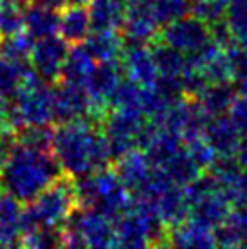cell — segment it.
Instances as JSON below:
<instances>
[{"label": "cell", "mask_w": 247, "mask_h": 249, "mask_svg": "<svg viewBox=\"0 0 247 249\" xmlns=\"http://www.w3.org/2000/svg\"><path fill=\"white\" fill-rule=\"evenodd\" d=\"M51 151L60 164L62 173L73 178L102 169L111 162L102 124L91 118H76L58 124L53 129Z\"/></svg>", "instance_id": "6da1fadb"}, {"label": "cell", "mask_w": 247, "mask_h": 249, "mask_svg": "<svg viewBox=\"0 0 247 249\" xmlns=\"http://www.w3.org/2000/svg\"><path fill=\"white\" fill-rule=\"evenodd\" d=\"M62 175L51 149H38L15 142L0 171V189L18 202H29Z\"/></svg>", "instance_id": "7a4b0ae2"}, {"label": "cell", "mask_w": 247, "mask_h": 249, "mask_svg": "<svg viewBox=\"0 0 247 249\" xmlns=\"http://www.w3.org/2000/svg\"><path fill=\"white\" fill-rule=\"evenodd\" d=\"M78 208L75 178L62 173L22 208V235L33 228L60 229Z\"/></svg>", "instance_id": "3957f363"}, {"label": "cell", "mask_w": 247, "mask_h": 249, "mask_svg": "<svg viewBox=\"0 0 247 249\" xmlns=\"http://www.w3.org/2000/svg\"><path fill=\"white\" fill-rule=\"evenodd\" d=\"M33 70L22 80L18 91L11 98V117L15 129L22 125H49L55 122L53 89Z\"/></svg>", "instance_id": "277c9868"}, {"label": "cell", "mask_w": 247, "mask_h": 249, "mask_svg": "<svg viewBox=\"0 0 247 249\" xmlns=\"http://www.w3.org/2000/svg\"><path fill=\"white\" fill-rule=\"evenodd\" d=\"M62 246L68 248H115L117 231L109 216L95 209L76 208L60 228Z\"/></svg>", "instance_id": "5b68a950"}, {"label": "cell", "mask_w": 247, "mask_h": 249, "mask_svg": "<svg viewBox=\"0 0 247 249\" xmlns=\"http://www.w3.org/2000/svg\"><path fill=\"white\" fill-rule=\"evenodd\" d=\"M145 124H147V118L133 111L115 109L104 117L102 133L109 147L111 160L120 159L124 153L140 145Z\"/></svg>", "instance_id": "8992f818"}, {"label": "cell", "mask_w": 247, "mask_h": 249, "mask_svg": "<svg viewBox=\"0 0 247 249\" xmlns=\"http://www.w3.org/2000/svg\"><path fill=\"white\" fill-rule=\"evenodd\" d=\"M158 38L167 46L178 49L185 56H194L209 48V33L206 29V22L198 20L196 17L184 15L176 20L165 24Z\"/></svg>", "instance_id": "52a82bcc"}, {"label": "cell", "mask_w": 247, "mask_h": 249, "mask_svg": "<svg viewBox=\"0 0 247 249\" xmlns=\"http://www.w3.org/2000/svg\"><path fill=\"white\" fill-rule=\"evenodd\" d=\"M68 51V42L58 35L36 38L33 42L31 55H29V66L42 80L55 84L58 80L62 66L66 62Z\"/></svg>", "instance_id": "ba28073f"}, {"label": "cell", "mask_w": 247, "mask_h": 249, "mask_svg": "<svg viewBox=\"0 0 247 249\" xmlns=\"http://www.w3.org/2000/svg\"><path fill=\"white\" fill-rule=\"evenodd\" d=\"M160 24L153 15L149 0H125L122 29L133 42H155L160 36Z\"/></svg>", "instance_id": "9c48e42d"}, {"label": "cell", "mask_w": 247, "mask_h": 249, "mask_svg": "<svg viewBox=\"0 0 247 249\" xmlns=\"http://www.w3.org/2000/svg\"><path fill=\"white\" fill-rule=\"evenodd\" d=\"M124 75L138 82L140 86H153L158 78V70L151 48L144 42H124L122 53L118 56Z\"/></svg>", "instance_id": "30bf717a"}, {"label": "cell", "mask_w": 247, "mask_h": 249, "mask_svg": "<svg viewBox=\"0 0 247 249\" xmlns=\"http://www.w3.org/2000/svg\"><path fill=\"white\" fill-rule=\"evenodd\" d=\"M53 111L55 122L64 124L76 118H89V97L88 91L78 86L55 82L53 88Z\"/></svg>", "instance_id": "8fae6325"}, {"label": "cell", "mask_w": 247, "mask_h": 249, "mask_svg": "<svg viewBox=\"0 0 247 249\" xmlns=\"http://www.w3.org/2000/svg\"><path fill=\"white\" fill-rule=\"evenodd\" d=\"M115 171H117L118 178L122 180V184L127 187V191L131 193V196L137 193L140 187L144 186L147 178L151 177L153 166L147 155L140 149H131V151L124 153L120 159L115 160Z\"/></svg>", "instance_id": "7c38bea8"}, {"label": "cell", "mask_w": 247, "mask_h": 249, "mask_svg": "<svg viewBox=\"0 0 247 249\" xmlns=\"http://www.w3.org/2000/svg\"><path fill=\"white\" fill-rule=\"evenodd\" d=\"M58 33L68 44H80L86 40L91 33L88 6L66 2L58 13Z\"/></svg>", "instance_id": "4fadbf2b"}, {"label": "cell", "mask_w": 247, "mask_h": 249, "mask_svg": "<svg viewBox=\"0 0 247 249\" xmlns=\"http://www.w3.org/2000/svg\"><path fill=\"white\" fill-rule=\"evenodd\" d=\"M22 208L15 196L0 189V248L20 246Z\"/></svg>", "instance_id": "5bb4252c"}, {"label": "cell", "mask_w": 247, "mask_h": 249, "mask_svg": "<svg viewBox=\"0 0 247 249\" xmlns=\"http://www.w3.org/2000/svg\"><path fill=\"white\" fill-rule=\"evenodd\" d=\"M95 64L96 62L93 60V56L86 51L82 44H73V48H69L66 62L62 66L56 82L71 84V86H78V88L86 89V84H88V78H89Z\"/></svg>", "instance_id": "9a60e30c"}, {"label": "cell", "mask_w": 247, "mask_h": 249, "mask_svg": "<svg viewBox=\"0 0 247 249\" xmlns=\"http://www.w3.org/2000/svg\"><path fill=\"white\" fill-rule=\"evenodd\" d=\"M91 31H120L125 13V0H89Z\"/></svg>", "instance_id": "2e32d148"}, {"label": "cell", "mask_w": 247, "mask_h": 249, "mask_svg": "<svg viewBox=\"0 0 247 249\" xmlns=\"http://www.w3.org/2000/svg\"><path fill=\"white\" fill-rule=\"evenodd\" d=\"M24 31L36 38L58 33V9L44 4L28 2L24 11Z\"/></svg>", "instance_id": "e0dca14e"}, {"label": "cell", "mask_w": 247, "mask_h": 249, "mask_svg": "<svg viewBox=\"0 0 247 249\" xmlns=\"http://www.w3.org/2000/svg\"><path fill=\"white\" fill-rule=\"evenodd\" d=\"M214 238L209 231V226H204L193 218H185L176 226L169 228L167 233V246H180V248H207L213 246Z\"/></svg>", "instance_id": "ac0fdd59"}, {"label": "cell", "mask_w": 247, "mask_h": 249, "mask_svg": "<svg viewBox=\"0 0 247 249\" xmlns=\"http://www.w3.org/2000/svg\"><path fill=\"white\" fill-rule=\"evenodd\" d=\"M124 36L118 31H91L88 38L80 42L95 62L117 60L124 48Z\"/></svg>", "instance_id": "d6986e66"}, {"label": "cell", "mask_w": 247, "mask_h": 249, "mask_svg": "<svg viewBox=\"0 0 247 249\" xmlns=\"http://www.w3.org/2000/svg\"><path fill=\"white\" fill-rule=\"evenodd\" d=\"M158 167L167 175V178L171 180L173 184H176L180 187L187 186L194 178H198V169H200L198 164L193 160L189 151L185 147H182V145L173 153L169 159L165 160L162 166Z\"/></svg>", "instance_id": "ffe728a7"}, {"label": "cell", "mask_w": 247, "mask_h": 249, "mask_svg": "<svg viewBox=\"0 0 247 249\" xmlns=\"http://www.w3.org/2000/svg\"><path fill=\"white\" fill-rule=\"evenodd\" d=\"M151 53L157 64L158 76H180L187 68V56L158 38L153 42Z\"/></svg>", "instance_id": "44dd1931"}, {"label": "cell", "mask_w": 247, "mask_h": 249, "mask_svg": "<svg viewBox=\"0 0 247 249\" xmlns=\"http://www.w3.org/2000/svg\"><path fill=\"white\" fill-rule=\"evenodd\" d=\"M29 71V64L13 62L7 56L0 55V97L11 100Z\"/></svg>", "instance_id": "7402d4cb"}, {"label": "cell", "mask_w": 247, "mask_h": 249, "mask_svg": "<svg viewBox=\"0 0 247 249\" xmlns=\"http://www.w3.org/2000/svg\"><path fill=\"white\" fill-rule=\"evenodd\" d=\"M26 0H0V36L15 35L24 29Z\"/></svg>", "instance_id": "603a6c76"}, {"label": "cell", "mask_w": 247, "mask_h": 249, "mask_svg": "<svg viewBox=\"0 0 247 249\" xmlns=\"http://www.w3.org/2000/svg\"><path fill=\"white\" fill-rule=\"evenodd\" d=\"M35 38L28 31H18L15 35L4 36V42L0 40V55L7 56L9 60L18 64H29V55L33 49Z\"/></svg>", "instance_id": "cb8c5ba5"}, {"label": "cell", "mask_w": 247, "mask_h": 249, "mask_svg": "<svg viewBox=\"0 0 247 249\" xmlns=\"http://www.w3.org/2000/svg\"><path fill=\"white\" fill-rule=\"evenodd\" d=\"M153 15L160 26L176 20L191 11V0H149Z\"/></svg>", "instance_id": "d4e9b609"}, {"label": "cell", "mask_w": 247, "mask_h": 249, "mask_svg": "<svg viewBox=\"0 0 247 249\" xmlns=\"http://www.w3.org/2000/svg\"><path fill=\"white\" fill-rule=\"evenodd\" d=\"M24 248H56L62 246V231L56 228H33L26 231L20 238Z\"/></svg>", "instance_id": "484cf974"}, {"label": "cell", "mask_w": 247, "mask_h": 249, "mask_svg": "<svg viewBox=\"0 0 247 249\" xmlns=\"http://www.w3.org/2000/svg\"><path fill=\"white\" fill-rule=\"evenodd\" d=\"M233 133L234 131L231 129V125L227 124V122L216 120V122L209 124V127H207V142H209L211 147L226 153L231 147V144H233Z\"/></svg>", "instance_id": "4316f807"}, {"label": "cell", "mask_w": 247, "mask_h": 249, "mask_svg": "<svg viewBox=\"0 0 247 249\" xmlns=\"http://www.w3.org/2000/svg\"><path fill=\"white\" fill-rule=\"evenodd\" d=\"M191 11L202 22L218 20V2L216 0H196L191 4Z\"/></svg>", "instance_id": "83f0119b"}, {"label": "cell", "mask_w": 247, "mask_h": 249, "mask_svg": "<svg viewBox=\"0 0 247 249\" xmlns=\"http://www.w3.org/2000/svg\"><path fill=\"white\" fill-rule=\"evenodd\" d=\"M13 118H11V104L7 98L0 97V135H7V133H15Z\"/></svg>", "instance_id": "f1b7e54d"}, {"label": "cell", "mask_w": 247, "mask_h": 249, "mask_svg": "<svg viewBox=\"0 0 247 249\" xmlns=\"http://www.w3.org/2000/svg\"><path fill=\"white\" fill-rule=\"evenodd\" d=\"M15 144V133H7V135H0V171L4 166L7 153L11 149V145Z\"/></svg>", "instance_id": "f546056e"}, {"label": "cell", "mask_w": 247, "mask_h": 249, "mask_svg": "<svg viewBox=\"0 0 247 249\" xmlns=\"http://www.w3.org/2000/svg\"><path fill=\"white\" fill-rule=\"evenodd\" d=\"M26 2H35V4H44V6H51V7H58L64 6L68 0H26Z\"/></svg>", "instance_id": "4dcf8cb0"}, {"label": "cell", "mask_w": 247, "mask_h": 249, "mask_svg": "<svg viewBox=\"0 0 247 249\" xmlns=\"http://www.w3.org/2000/svg\"><path fill=\"white\" fill-rule=\"evenodd\" d=\"M68 2H75V4H88L89 0H68Z\"/></svg>", "instance_id": "1f68e13d"}, {"label": "cell", "mask_w": 247, "mask_h": 249, "mask_svg": "<svg viewBox=\"0 0 247 249\" xmlns=\"http://www.w3.org/2000/svg\"><path fill=\"white\" fill-rule=\"evenodd\" d=\"M0 40H2V36H0Z\"/></svg>", "instance_id": "d6a6232c"}]
</instances>
